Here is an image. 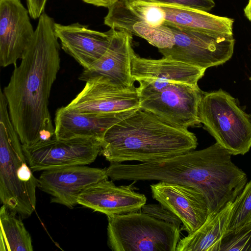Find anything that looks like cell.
<instances>
[{
	"mask_svg": "<svg viewBox=\"0 0 251 251\" xmlns=\"http://www.w3.org/2000/svg\"><path fill=\"white\" fill-rule=\"evenodd\" d=\"M137 81L140 108L180 127L200 126L198 108L204 93L198 85L151 79Z\"/></svg>",
	"mask_w": 251,
	"mask_h": 251,
	"instance_id": "cell-6",
	"label": "cell"
},
{
	"mask_svg": "<svg viewBox=\"0 0 251 251\" xmlns=\"http://www.w3.org/2000/svg\"><path fill=\"white\" fill-rule=\"evenodd\" d=\"M168 26L174 41L171 48L158 49L164 57L206 69L224 64L232 56L233 34Z\"/></svg>",
	"mask_w": 251,
	"mask_h": 251,
	"instance_id": "cell-7",
	"label": "cell"
},
{
	"mask_svg": "<svg viewBox=\"0 0 251 251\" xmlns=\"http://www.w3.org/2000/svg\"><path fill=\"white\" fill-rule=\"evenodd\" d=\"M140 210L157 219L173 224L179 227L182 224L177 217L159 203V204L146 203L142 207Z\"/></svg>",
	"mask_w": 251,
	"mask_h": 251,
	"instance_id": "cell-25",
	"label": "cell"
},
{
	"mask_svg": "<svg viewBox=\"0 0 251 251\" xmlns=\"http://www.w3.org/2000/svg\"><path fill=\"white\" fill-rule=\"evenodd\" d=\"M84 3L97 7L108 8L119 0H81Z\"/></svg>",
	"mask_w": 251,
	"mask_h": 251,
	"instance_id": "cell-28",
	"label": "cell"
},
{
	"mask_svg": "<svg viewBox=\"0 0 251 251\" xmlns=\"http://www.w3.org/2000/svg\"><path fill=\"white\" fill-rule=\"evenodd\" d=\"M55 22L44 12L19 66L3 90L10 118L23 146H32L55 136L49 98L60 68V46Z\"/></svg>",
	"mask_w": 251,
	"mask_h": 251,
	"instance_id": "cell-1",
	"label": "cell"
},
{
	"mask_svg": "<svg viewBox=\"0 0 251 251\" xmlns=\"http://www.w3.org/2000/svg\"><path fill=\"white\" fill-rule=\"evenodd\" d=\"M104 24L115 30H124L145 39L158 49L174 44L173 32L167 25L155 27L149 24L131 7L129 0H119L108 8Z\"/></svg>",
	"mask_w": 251,
	"mask_h": 251,
	"instance_id": "cell-17",
	"label": "cell"
},
{
	"mask_svg": "<svg viewBox=\"0 0 251 251\" xmlns=\"http://www.w3.org/2000/svg\"><path fill=\"white\" fill-rule=\"evenodd\" d=\"M101 144L93 138L60 139L55 136L32 146H22L28 164L37 172L91 164L100 153Z\"/></svg>",
	"mask_w": 251,
	"mask_h": 251,
	"instance_id": "cell-8",
	"label": "cell"
},
{
	"mask_svg": "<svg viewBox=\"0 0 251 251\" xmlns=\"http://www.w3.org/2000/svg\"><path fill=\"white\" fill-rule=\"evenodd\" d=\"M138 211L107 216L109 248L113 251H176L180 227Z\"/></svg>",
	"mask_w": 251,
	"mask_h": 251,
	"instance_id": "cell-4",
	"label": "cell"
},
{
	"mask_svg": "<svg viewBox=\"0 0 251 251\" xmlns=\"http://www.w3.org/2000/svg\"><path fill=\"white\" fill-rule=\"evenodd\" d=\"M132 41L130 33L114 29L106 51L90 68L83 69L79 79L86 82L100 77L123 89L135 88L131 75V61L135 54Z\"/></svg>",
	"mask_w": 251,
	"mask_h": 251,
	"instance_id": "cell-12",
	"label": "cell"
},
{
	"mask_svg": "<svg viewBox=\"0 0 251 251\" xmlns=\"http://www.w3.org/2000/svg\"><path fill=\"white\" fill-rule=\"evenodd\" d=\"M250 79L251 81V76L250 77Z\"/></svg>",
	"mask_w": 251,
	"mask_h": 251,
	"instance_id": "cell-30",
	"label": "cell"
},
{
	"mask_svg": "<svg viewBox=\"0 0 251 251\" xmlns=\"http://www.w3.org/2000/svg\"><path fill=\"white\" fill-rule=\"evenodd\" d=\"M29 15L33 19H39L45 12L47 0H25Z\"/></svg>",
	"mask_w": 251,
	"mask_h": 251,
	"instance_id": "cell-27",
	"label": "cell"
},
{
	"mask_svg": "<svg viewBox=\"0 0 251 251\" xmlns=\"http://www.w3.org/2000/svg\"><path fill=\"white\" fill-rule=\"evenodd\" d=\"M198 117L204 128L232 155H244L251 147V119L235 99L220 89L204 93Z\"/></svg>",
	"mask_w": 251,
	"mask_h": 251,
	"instance_id": "cell-5",
	"label": "cell"
},
{
	"mask_svg": "<svg viewBox=\"0 0 251 251\" xmlns=\"http://www.w3.org/2000/svg\"><path fill=\"white\" fill-rule=\"evenodd\" d=\"M116 186L113 180L100 181L84 190L77 204L105 214L107 216L138 211L147 198L135 191L133 184Z\"/></svg>",
	"mask_w": 251,
	"mask_h": 251,
	"instance_id": "cell-14",
	"label": "cell"
},
{
	"mask_svg": "<svg viewBox=\"0 0 251 251\" xmlns=\"http://www.w3.org/2000/svg\"><path fill=\"white\" fill-rule=\"evenodd\" d=\"M108 177L106 169L71 166L43 171L38 187L51 196V202L73 208L84 190Z\"/></svg>",
	"mask_w": 251,
	"mask_h": 251,
	"instance_id": "cell-9",
	"label": "cell"
},
{
	"mask_svg": "<svg viewBox=\"0 0 251 251\" xmlns=\"http://www.w3.org/2000/svg\"><path fill=\"white\" fill-rule=\"evenodd\" d=\"M32 172L0 91V199L9 210L23 218L31 216L36 207L38 180Z\"/></svg>",
	"mask_w": 251,
	"mask_h": 251,
	"instance_id": "cell-3",
	"label": "cell"
},
{
	"mask_svg": "<svg viewBox=\"0 0 251 251\" xmlns=\"http://www.w3.org/2000/svg\"><path fill=\"white\" fill-rule=\"evenodd\" d=\"M197 145L188 128L139 108L106 131L100 153L110 163H145L185 153Z\"/></svg>",
	"mask_w": 251,
	"mask_h": 251,
	"instance_id": "cell-2",
	"label": "cell"
},
{
	"mask_svg": "<svg viewBox=\"0 0 251 251\" xmlns=\"http://www.w3.org/2000/svg\"><path fill=\"white\" fill-rule=\"evenodd\" d=\"M233 203L226 232L236 230L251 223V180L247 183Z\"/></svg>",
	"mask_w": 251,
	"mask_h": 251,
	"instance_id": "cell-22",
	"label": "cell"
},
{
	"mask_svg": "<svg viewBox=\"0 0 251 251\" xmlns=\"http://www.w3.org/2000/svg\"><path fill=\"white\" fill-rule=\"evenodd\" d=\"M83 89L66 106L76 112L105 114L140 108L136 88L123 89L100 77L85 82Z\"/></svg>",
	"mask_w": 251,
	"mask_h": 251,
	"instance_id": "cell-10",
	"label": "cell"
},
{
	"mask_svg": "<svg viewBox=\"0 0 251 251\" xmlns=\"http://www.w3.org/2000/svg\"><path fill=\"white\" fill-rule=\"evenodd\" d=\"M245 16L251 22V0H249V2L244 9Z\"/></svg>",
	"mask_w": 251,
	"mask_h": 251,
	"instance_id": "cell-29",
	"label": "cell"
},
{
	"mask_svg": "<svg viewBox=\"0 0 251 251\" xmlns=\"http://www.w3.org/2000/svg\"><path fill=\"white\" fill-rule=\"evenodd\" d=\"M156 4L165 11L164 25L184 29L233 34V19L185 7Z\"/></svg>",
	"mask_w": 251,
	"mask_h": 251,
	"instance_id": "cell-20",
	"label": "cell"
},
{
	"mask_svg": "<svg viewBox=\"0 0 251 251\" xmlns=\"http://www.w3.org/2000/svg\"><path fill=\"white\" fill-rule=\"evenodd\" d=\"M114 29L100 32L75 23L63 25L55 23V34L61 48L83 69L90 68L106 51Z\"/></svg>",
	"mask_w": 251,
	"mask_h": 251,
	"instance_id": "cell-15",
	"label": "cell"
},
{
	"mask_svg": "<svg viewBox=\"0 0 251 251\" xmlns=\"http://www.w3.org/2000/svg\"><path fill=\"white\" fill-rule=\"evenodd\" d=\"M132 9L151 25L158 27L164 25L165 13L156 4L139 0H129Z\"/></svg>",
	"mask_w": 251,
	"mask_h": 251,
	"instance_id": "cell-24",
	"label": "cell"
},
{
	"mask_svg": "<svg viewBox=\"0 0 251 251\" xmlns=\"http://www.w3.org/2000/svg\"><path fill=\"white\" fill-rule=\"evenodd\" d=\"M2 204L0 209V251H32V239L22 220Z\"/></svg>",
	"mask_w": 251,
	"mask_h": 251,
	"instance_id": "cell-21",
	"label": "cell"
},
{
	"mask_svg": "<svg viewBox=\"0 0 251 251\" xmlns=\"http://www.w3.org/2000/svg\"><path fill=\"white\" fill-rule=\"evenodd\" d=\"M152 198L181 221V230L191 233L199 228L210 213L201 193L185 185L159 181L151 185Z\"/></svg>",
	"mask_w": 251,
	"mask_h": 251,
	"instance_id": "cell-13",
	"label": "cell"
},
{
	"mask_svg": "<svg viewBox=\"0 0 251 251\" xmlns=\"http://www.w3.org/2000/svg\"><path fill=\"white\" fill-rule=\"evenodd\" d=\"M233 205L229 202L219 211L210 212L199 228L179 240L176 251H220Z\"/></svg>",
	"mask_w": 251,
	"mask_h": 251,
	"instance_id": "cell-19",
	"label": "cell"
},
{
	"mask_svg": "<svg viewBox=\"0 0 251 251\" xmlns=\"http://www.w3.org/2000/svg\"><path fill=\"white\" fill-rule=\"evenodd\" d=\"M136 109L105 114H87L76 112L66 106H62L55 112V137L60 139L89 138L98 140L101 144L109 128Z\"/></svg>",
	"mask_w": 251,
	"mask_h": 251,
	"instance_id": "cell-16",
	"label": "cell"
},
{
	"mask_svg": "<svg viewBox=\"0 0 251 251\" xmlns=\"http://www.w3.org/2000/svg\"><path fill=\"white\" fill-rule=\"evenodd\" d=\"M205 70L164 57L153 59L135 54L131 61V75L135 81L151 79L198 85Z\"/></svg>",
	"mask_w": 251,
	"mask_h": 251,
	"instance_id": "cell-18",
	"label": "cell"
},
{
	"mask_svg": "<svg viewBox=\"0 0 251 251\" xmlns=\"http://www.w3.org/2000/svg\"><path fill=\"white\" fill-rule=\"evenodd\" d=\"M220 251H251V223L226 232Z\"/></svg>",
	"mask_w": 251,
	"mask_h": 251,
	"instance_id": "cell-23",
	"label": "cell"
},
{
	"mask_svg": "<svg viewBox=\"0 0 251 251\" xmlns=\"http://www.w3.org/2000/svg\"><path fill=\"white\" fill-rule=\"evenodd\" d=\"M147 2L172 5L208 11L215 3L213 0H139Z\"/></svg>",
	"mask_w": 251,
	"mask_h": 251,
	"instance_id": "cell-26",
	"label": "cell"
},
{
	"mask_svg": "<svg viewBox=\"0 0 251 251\" xmlns=\"http://www.w3.org/2000/svg\"><path fill=\"white\" fill-rule=\"evenodd\" d=\"M30 15L21 0H0V65L14 66L34 36Z\"/></svg>",
	"mask_w": 251,
	"mask_h": 251,
	"instance_id": "cell-11",
	"label": "cell"
}]
</instances>
